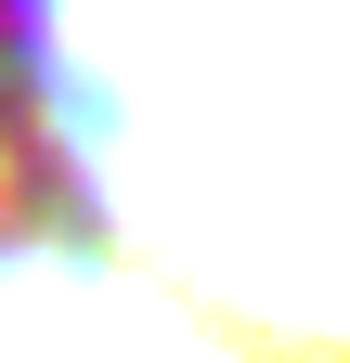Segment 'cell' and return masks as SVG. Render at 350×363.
<instances>
[{
	"mask_svg": "<svg viewBox=\"0 0 350 363\" xmlns=\"http://www.w3.org/2000/svg\"><path fill=\"white\" fill-rule=\"evenodd\" d=\"M13 91L117 259L350 350V0H13Z\"/></svg>",
	"mask_w": 350,
	"mask_h": 363,
	"instance_id": "cell-1",
	"label": "cell"
},
{
	"mask_svg": "<svg viewBox=\"0 0 350 363\" xmlns=\"http://www.w3.org/2000/svg\"><path fill=\"white\" fill-rule=\"evenodd\" d=\"M0 363H350L156 286L104 234H0Z\"/></svg>",
	"mask_w": 350,
	"mask_h": 363,
	"instance_id": "cell-2",
	"label": "cell"
}]
</instances>
